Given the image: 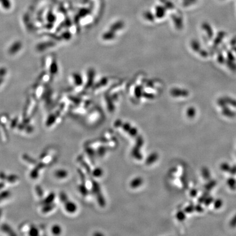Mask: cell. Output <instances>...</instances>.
Returning <instances> with one entry per match:
<instances>
[{"label": "cell", "mask_w": 236, "mask_h": 236, "mask_svg": "<svg viewBox=\"0 0 236 236\" xmlns=\"http://www.w3.org/2000/svg\"><path fill=\"white\" fill-rule=\"evenodd\" d=\"M61 229L60 227L58 225H55L52 227V233L55 234H59L61 233Z\"/></svg>", "instance_id": "8"}, {"label": "cell", "mask_w": 236, "mask_h": 236, "mask_svg": "<svg viewBox=\"0 0 236 236\" xmlns=\"http://www.w3.org/2000/svg\"><path fill=\"white\" fill-rule=\"evenodd\" d=\"M123 129L125 131V132H128L129 135L130 136L132 137H136L138 135V131L136 129L134 128H132V126H130L129 124H125L124 125L122 126Z\"/></svg>", "instance_id": "1"}, {"label": "cell", "mask_w": 236, "mask_h": 236, "mask_svg": "<svg viewBox=\"0 0 236 236\" xmlns=\"http://www.w3.org/2000/svg\"><path fill=\"white\" fill-rule=\"evenodd\" d=\"M143 183V180L141 177H137L130 182V187L132 189H136L141 187Z\"/></svg>", "instance_id": "3"}, {"label": "cell", "mask_w": 236, "mask_h": 236, "mask_svg": "<svg viewBox=\"0 0 236 236\" xmlns=\"http://www.w3.org/2000/svg\"><path fill=\"white\" fill-rule=\"evenodd\" d=\"M79 190L80 193L83 195V196H86L89 194V191L87 188L85 187V184H82L79 186Z\"/></svg>", "instance_id": "6"}, {"label": "cell", "mask_w": 236, "mask_h": 236, "mask_svg": "<svg viewBox=\"0 0 236 236\" xmlns=\"http://www.w3.org/2000/svg\"><path fill=\"white\" fill-rule=\"evenodd\" d=\"M158 158V154L156 153H154L150 154L148 158H146V163L147 165H151L154 163Z\"/></svg>", "instance_id": "4"}, {"label": "cell", "mask_w": 236, "mask_h": 236, "mask_svg": "<svg viewBox=\"0 0 236 236\" xmlns=\"http://www.w3.org/2000/svg\"><path fill=\"white\" fill-rule=\"evenodd\" d=\"M229 166L227 165V164H224V165H222L221 167H222V170H225V171H227V170H230V167Z\"/></svg>", "instance_id": "13"}, {"label": "cell", "mask_w": 236, "mask_h": 236, "mask_svg": "<svg viewBox=\"0 0 236 236\" xmlns=\"http://www.w3.org/2000/svg\"><path fill=\"white\" fill-rule=\"evenodd\" d=\"M222 201H221L220 200H216L215 202V204H214V206L216 208H220L221 207L222 205Z\"/></svg>", "instance_id": "12"}, {"label": "cell", "mask_w": 236, "mask_h": 236, "mask_svg": "<svg viewBox=\"0 0 236 236\" xmlns=\"http://www.w3.org/2000/svg\"><path fill=\"white\" fill-rule=\"evenodd\" d=\"M185 217V214L182 212H179L177 214V219L180 220V221H182V220H184Z\"/></svg>", "instance_id": "9"}, {"label": "cell", "mask_w": 236, "mask_h": 236, "mask_svg": "<svg viewBox=\"0 0 236 236\" xmlns=\"http://www.w3.org/2000/svg\"><path fill=\"white\" fill-rule=\"evenodd\" d=\"M91 175L94 177H101L102 175H103V171L100 168H96L94 170L92 171Z\"/></svg>", "instance_id": "5"}, {"label": "cell", "mask_w": 236, "mask_h": 236, "mask_svg": "<svg viewBox=\"0 0 236 236\" xmlns=\"http://www.w3.org/2000/svg\"><path fill=\"white\" fill-rule=\"evenodd\" d=\"M212 201L213 198H211V197H209V198H208L207 199L206 201H205V203H206V204L208 205V204H210V203H212Z\"/></svg>", "instance_id": "14"}, {"label": "cell", "mask_w": 236, "mask_h": 236, "mask_svg": "<svg viewBox=\"0 0 236 236\" xmlns=\"http://www.w3.org/2000/svg\"><path fill=\"white\" fill-rule=\"evenodd\" d=\"M231 224L232 226H235L236 225V216L235 217H234V219L232 220L231 222Z\"/></svg>", "instance_id": "15"}, {"label": "cell", "mask_w": 236, "mask_h": 236, "mask_svg": "<svg viewBox=\"0 0 236 236\" xmlns=\"http://www.w3.org/2000/svg\"><path fill=\"white\" fill-rule=\"evenodd\" d=\"M236 180L234 179V178H230L229 180H228V183L230 187H231L232 188H234V185H236Z\"/></svg>", "instance_id": "10"}, {"label": "cell", "mask_w": 236, "mask_h": 236, "mask_svg": "<svg viewBox=\"0 0 236 236\" xmlns=\"http://www.w3.org/2000/svg\"><path fill=\"white\" fill-rule=\"evenodd\" d=\"M64 203H65V210L67 212L70 213H74L77 211V207L76 204L73 203V202L69 201L68 200H67L66 201L64 202Z\"/></svg>", "instance_id": "2"}, {"label": "cell", "mask_w": 236, "mask_h": 236, "mask_svg": "<svg viewBox=\"0 0 236 236\" xmlns=\"http://www.w3.org/2000/svg\"><path fill=\"white\" fill-rule=\"evenodd\" d=\"M184 1L186 3H193L196 0H184Z\"/></svg>", "instance_id": "16"}, {"label": "cell", "mask_w": 236, "mask_h": 236, "mask_svg": "<svg viewBox=\"0 0 236 236\" xmlns=\"http://www.w3.org/2000/svg\"><path fill=\"white\" fill-rule=\"evenodd\" d=\"M106 149L104 148V147H101L99 149H98V154H99L100 156H102L104 155L106 153Z\"/></svg>", "instance_id": "11"}, {"label": "cell", "mask_w": 236, "mask_h": 236, "mask_svg": "<svg viewBox=\"0 0 236 236\" xmlns=\"http://www.w3.org/2000/svg\"><path fill=\"white\" fill-rule=\"evenodd\" d=\"M67 174L66 171L64 170H59V171H57L56 173V175H57V177L60 178H63L66 177L67 176Z\"/></svg>", "instance_id": "7"}]
</instances>
